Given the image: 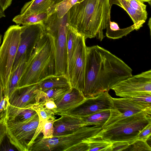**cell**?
Segmentation results:
<instances>
[{
  "instance_id": "cell-1",
  "label": "cell",
  "mask_w": 151,
  "mask_h": 151,
  "mask_svg": "<svg viewBox=\"0 0 151 151\" xmlns=\"http://www.w3.org/2000/svg\"><path fill=\"white\" fill-rule=\"evenodd\" d=\"M132 70L123 60L98 45L86 47L85 86L86 98L104 92L132 76Z\"/></svg>"
},
{
  "instance_id": "cell-2",
  "label": "cell",
  "mask_w": 151,
  "mask_h": 151,
  "mask_svg": "<svg viewBox=\"0 0 151 151\" xmlns=\"http://www.w3.org/2000/svg\"><path fill=\"white\" fill-rule=\"evenodd\" d=\"M111 7L110 0H83L68 11L70 25L85 39L96 37L101 41Z\"/></svg>"
},
{
  "instance_id": "cell-3",
  "label": "cell",
  "mask_w": 151,
  "mask_h": 151,
  "mask_svg": "<svg viewBox=\"0 0 151 151\" xmlns=\"http://www.w3.org/2000/svg\"><path fill=\"white\" fill-rule=\"evenodd\" d=\"M55 72L54 38L44 31L27 62L18 88L38 83L49 76L55 75Z\"/></svg>"
},
{
  "instance_id": "cell-4",
  "label": "cell",
  "mask_w": 151,
  "mask_h": 151,
  "mask_svg": "<svg viewBox=\"0 0 151 151\" xmlns=\"http://www.w3.org/2000/svg\"><path fill=\"white\" fill-rule=\"evenodd\" d=\"M101 129L99 126H85L68 134L50 138L38 137L29 151H88V144L83 141L95 136Z\"/></svg>"
},
{
  "instance_id": "cell-5",
  "label": "cell",
  "mask_w": 151,
  "mask_h": 151,
  "mask_svg": "<svg viewBox=\"0 0 151 151\" xmlns=\"http://www.w3.org/2000/svg\"><path fill=\"white\" fill-rule=\"evenodd\" d=\"M151 114L140 112L121 119L101 129L93 138L129 145L137 139L141 131L151 123Z\"/></svg>"
},
{
  "instance_id": "cell-6",
  "label": "cell",
  "mask_w": 151,
  "mask_h": 151,
  "mask_svg": "<svg viewBox=\"0 0 151 151\" xmlns=\"http://www.w3.org/2000/svg\"><path fill=\"white\" fill-rule=\"evenodd\" d=\"M44 31L54 37L55 41L56 72L55 76L64 75L68 78L67 47V34L70 24L68 12L62 18H58L56 12H50L43 22Z\"/></svg>"
},
{
  "instance_id": "cell-7",
  "label": "cell",
  "mask_w": 151,
  "mask_h": 151,
  "mask_svg": "<svg viewBox=\"0 0 151 151\" xmlns=\"http://www.w3.org/2000/svg\"><path fill=\"white\" fill-rule=\"evenodd\" d=\"M21 26H10L4 33L0 46V80L6 96L9 78L17 51Z\"/></svg>"
},
{
  "instance_id": "cell-8",
  "label": "cell",
  "mask_w": 151,
  "mask_h": 151,
  "mask_svg": "<svg viewBox=\"0 0 151 151\" xmlns=\"http://www.w3.org/2000/svg\"><path fill=\"white\" fill-rule=\"evenodd\" d=\"M37 113L22 122L5 121L6 134L11 143L20 151H29L39 123Z\"/></svg>"
},
{
  "instance_id": "cell-9",
  "label": "cell",
  "mask_w": 151,
  "mask_h": 151,
  "mask_svg": "<svg viewBox=\"0 0 151 151\" xmlns=\"http://www.w3.org/2000/svg\"><path fill=\"white\" fill-rule=\"evenodd\" d=\"M85 37L77 33L73 53L68 66V79L71 87L83 93L84 88L86 47Z\"/></svg>"
},
{
  "instance_id": "cell-10",
  "label": "cell",
  "mask_w": 151,
  "mask_h": 151,
  "mask_svg": "<svg viewBox=\"0 0 151 151\" xmlns=\"http://www.w3.org/2000/svg\"><path fill=\"white\" fill-rule=\"evenodd\" d=\"M44 31L43 23L21 26L20 40L11 73L16 68L23 56L29 59Z\"/></svg>"
},
{
  "instance_id": "cell-11",
  "label": "cell",
  "mask_w": 151,
  "mask_h": 151,
  "mask_svg": "<svg viewBox=\"0 0 151 151\" xmlns=\"http://www.w3.org/2000/svg\"><path fill=\"white\" fill-rule=\"evenodd\" d=\"M116 95L128 98L145 92H151V70L132 76L112 86Z\"/></svg>"
},
{
  "instance_id": "cell-12",
  "label": "cell",
  "mask_w": 151,
  "mask_h": 151,
  "mask_svg": "<svg viewBox=\"0 0 151 151\" xmlns=\"http://www.w3.org/2000/svg\"><path fill=\"white\" fill-rule=\"evenodd\" d=\"M39 90L38 83L16 88L9 97L5 120L11 119L21 109L38 103Z\"/></svg>"
},
{
  "instance_id": "cell-13",
  "label": "cell",
  "mask_w": 151,
  "mask_h": 151,
  "mask_svg": "<svg viewBox=\"0 0 151 151\" xmlns=\"http://www.w3.org/2000/svg\"><path fill=\"white\" fill-rule=\"evenodd\" d=\"M114 109H110V116L101 127L105 128L116 122L138 113L145 112L151 114V107L127 98H112Z\"/></svg>"
},
{
  "instance_id": "cell-14",
  "label": "cell",
  "mask_w": 151,
  "mask_h": 151,
  "mask_svg": "<svg viewBox=\"0 0 151 151\" xmlns=\"http://www.w3.org/2000/svg\"><path fill=\"white\" fill-rule=\"evenodd\" d=\"M112 98L108 91L103 92L95 96L86 98L76 107L62 114L81 117L103 110L113 109L114 106Z\"/></svg>"
},
{
  "instance_id": "cell-15",
  "label": "cell",
  "mask_w": 151,
  "mask_h": 151,
  "mask_svg": "<svg viewBox=\"0 0 151 151\" xmlns=\"http://www.w3.org/2000/svg\"><path fill=\"white\" fill-rule=\"evenodd\" d=\"M60 115V117L54 123L53 137L70 134L81 127L87 126L80 117L66 114Z\"/></svg>"
},
{
  "instance_id": "cell-16",
  "label": "cell",
  "mask_w": 151,
  "mask_h": 151,
  "mask_svg": "<svg viewBox=\"0 0 151 151\" xmlns=\"http://www.w3.org/2000/svg\"><path fill=\"white\" fill-rule=\"evenodd\" d=\"M86 99L83 93L71 87L60 99L55 101L57 106L55 115H60L82 103Z\"/></svg>"
},
{
  "instance_id": "cell-17",
  "label": "cell",
  "mask_w": 151,
  "mask_h": 151,
  "mask_svg": "<svg viewBox=\"0 0 151 151\" xmlns=\"http://www.w3.org/2000/svg\"><path fill=\"white\" fill-rule=\"evenodd\" d=\"M54 3L53 0H32L24 4L21 9L20 14L28 15L43 12L49 13L54 9Z\"/></svg>"
},
{
  "instance_id": "cell-18",
  "label": "cell",
  "mask_w": 151,
  "mask_h": 151,
  "mask_svg": "<svg viewBox=\"0 0 151 151\" xmlns=\"http://www.w3.org/2000/svg\"><path fill=\"white\" fill-rule=\"evenodd\" d=\"M111 17L108 20L106 24V36L109 38L115 39L125 36L134 30H137L142 26L137 24L133 25L126 28H120L118 24L111 22Z\"/></svg>"
},
{
  "instance_id": "cell-19",
  "label": "cell",
  "mask_w": 151,
  "mask_h": 151,
  "mask_svg": "<svg viewBox=\"0 0 151 151\" xmlns=\"http://www.w3.org/2000/svg\"><path fill=\"white\" fill-rule=\"evenodd\" d=\"M38 84V89L42 91L52 88L70 86L68 79L64 75L49 76L41 81Z\"/></svg>"
},
{
  "instance_id": "cell-20",
  "label": "cell",
  "mask_w": 151,
  "mask_h": 151,
  "mask_svg": "<svg viewBox=\"0 0 151 151\" xmlns=\"http://www.w3.org/2000/svg\"><path fill=\"white\" fill-rule=\"evenodd\" d=\"M110 4L111 7L114 4L123 9L130 17L134 24L142 26L147 18V14L139 12L133 9L127 0H110Z\"/></svg>"
},
{
  "instance_id": "cell-21",
  "label": "cell",
  "mask_w": 151,
  "mask_h": 151,
  "mask_svg": "<svg viewBox=\"0 0 151 151\" xmlns=\"http://www.w3.org/2000/svg\"><path fill=\"white\" fill-rule=\"evenodd\" d=\"M28 60L24 58L21 59L16 68L11 73L6 93V96L8 98L13 91L18 88L19 81L25 70Z\"/></svg>"
},
{
  "instance_id": "cell-22",
  "label": "cell",
  "mask_w": 151,
  "mask_h": 151,
  "mask_svg": "<svg viewBox=\"0 0 151 151\" xmlns=\"http://www.w3.org/2000/svg\"><path fill=\"white\" fill-rule=\"evenodd\" d=\"M110 109L103 110L91 114L80 117L86 124L87 126H103L109 118Z\"/></svg>"
},
{
  "instance_id": "cell-23",
  "label": "cell",
  "mask_w": 151,
  "mask_h": 151,
  "mask_svg": "<svg viewBox=\"0 0 151 151\" xmlns=\"http://www.w3.org/2000/svg\"><path fill=\"white\" fill-rule=\"evenodd\" d=\"M49 13L43 12L28 15L20 14L15 16L13 21L17 24L23 25L43 23L48 17Z\"/></svg>"
},
{
  "instance_id": "cell-24",
  "label": "cell",
  "mask_w": 151,
  "mask_h": 151,
  "mask_svg": "<svg viewBox=\"0 0 151 151\" xmlns=\"http://www.w3.org/2000/svg\"><path fill=\"white\" fill-rule=\"evenodd\" d=\"M70 86L61 88H52L44 91L39 90L38 96V103L50 99H53L54 101L60 99L71 88Z\"/></svg>"
},
{
  "instance_id": "cell-25",
  "label": "cell",
  "mask_w": 151,
  "mask_h": 151,
  "mask_svg": "<svg viewBox=\"0 0 151 151\" xmlns=\"http://www.w3.org/2000/svg\"><path fill=\"white\" fill-rule=\"evenodd\" d=\"M92 137L83 141L88 144L89 146L88 151H112V142L104 139H95Z\"/></svg>"
},
{
  "instance_id": "cell-26",
  "label": "cell",
  "mask_w": 151,
  "mask_h": 151,
  "mask_svg": "<svg viewBox=\"0 0 151 151\" xmlns=\"http://www.w3.org/2000/svg\"><path fill=\"white\" fill-rule=\"evenodd\" d=\"M54 7L58 18L62 17L78 0H53Z\"/></svg>"
},
{
  "instance_id": "cell-27",
  "label": "cell",
  "mask_w": 151,
  "mask_h": 151,
  "mask_svg": "<svg viewBox=\"0 0 151 151\" xmlns=\"http://www.w3.org/2000/svg\"><path fill=\"white\" fill-rule=\"evenodd\" d=\"M37 114L35 110L30 108H24L20 110L12 118L6 121H24L29 119Z\"/></svg>"
},
{
  "instance_id": "cell-28",
  "label": "cell",
  "mask_w": 151,
  "mask_h": 151,
  "mask_svg": "<svg viewBox=\"0 0 151 151\" xmlns=\"http://www.w3.org/2000/svg\"><path fill=\"white\" fill-rule=\"evenodd\" d=\"M55 116L44 122L42 125L41 133L44 138H52L53 137L54 123L56 120Z\"/></svg>"
},
{
  "instance_id": "cell-29",
  "label": "cell",
  "mask_w": 151,
  "mask_h": 151,
  "mask_svg": "<svg viewBox=\"0 0 151 151\" xmlns=\"http://www.w3.org/2000/svg\"><path fill=\"white\" fill-rule=\"evenodd\" d=\"M151 148L147 141L136 139L130 144L125 151H151Z\"/></svg>"
},
{
  "instance_id": "cell-30",
  "label": "cell",
  "mask_w": 151,
  "mask_h": 151,
  "mask_svg": "<svg viewBox=\"0 0 151 151\" xmlns=\"http://www.w3.org/2000/svg\"><path fill=\"white\" fill-rule=\"evenodd\" d=\"M127 98L137 101L147 107H151V92H144Z\"/></svg>"
},
{
  "instance_id": "cell-31",
  "label": "cell",
  "mask_w": 151,
  "mask_h": 151,
  "mask_svg": "<svg viewBox=\"0 0 151 151\" xmlns=\"http://www.w3.org/2000/svg\"><path fill=\"white\" fill-rule=\"evenodd\" d=\"M130 6L135 10L142 13L147 14V6L143 2L139 0H127Z\"/></svg>"
},
{
  "instance_id": "cell-32",
  "label": "cell",
  "mask_w": 151,
  "mask_h": 151,
  "mask_svg": "<svg viewBox=\"0 0 151 151\" xmlns=\"http://www.w3.org/2000/svg\"><path fill=\"white\" fill-rule=\"evenodd\" d=\"M39 103L41 104L46 110L51 112L55 115L57 106L53 99H50Z\"/></svg>"
},
{
  "instance_id": "cell-33",
  "label": "cell",
  "mask_w": 151,
  "mask_h": 151,
  "mask_svg": "<svg viewBox=\"0 0 151 151\" xmlns=\"http://www.w3.org/2000/svg\"><path fill=\"white\" fill-rule=\"evenodd\" d=\"M18 151L10 142L6 134L0 144V151Z\"/></svg>"
},
{
  "instance_id": "cell-34",
  "label": "cell",
  "mask_w": 151,
  "mask_h": 151,
  "mask_svg": "<svg viewBox=\"0 0 151 151\" xmlns=\"http://www.w3.org/2000/svg\"><path fill=\"white\" fill-rule=\"evenodd\" d=\"M151 123L148 124L138 134L137 139L147 141L151 135Z\"/></svg>"
},
{
  "instance_id": "cell-35",
  "label": "cell",
  "mask_w": 151,
  "mask_h": 151,
  "mask_svg": "<svg viewBox=\"0 0 151 151\" xmlns=\"http://www.w3.org/2000/svg\"><path fill=\"white\" fill-rule=\"evenodd\" d=\"M6 135L5 120L0 121V144Z\"/></svg>"
},
{
  "instance_id": "cell-36",
  "label": "cell",
  "mask_w": 151,
  "mask_h": 151,
  "mask_svg": "<svg viewBox=\"0 0 151 151\" xmlns=\"http://www.w3.org/2000/svg\"><path fill=\"white\" fill-rule=\"evenodd\" d=\"M12 0H0V8L3 11L9 6L12 2Z\"/></svg>"
},
{
  "instance_id": "cell-37",
  "label": "cell",
  "mask_w": 151,
  "mask_h": 151,
  "mask_svg": "<svg viewBox=\"0 0 151 151\" xmlns=\"http://www.w3.org/2000/svg\"><path fill=\"white\" fill-rule=\"evenodd\" d=\"M4 96L5 95L4 93L3 87L0 80V102Z\"/></svg>"
},
{
  "instance_id": "cell-38",
  "label": "cell",
  "mask_w": 151,
  "mask_h": 151,
  "mask_svg": "<svg viewBox=\"0 0 151 151\" xmlns=\"http://www.w3.org/2000/svg\"><path fill=\"white\" fill-rule=\"evenodd\" d=\"M143 2H148L150 5H151V0H139Z\"/></svg>"
},
{
  "instance_id": "cell-39",
  "label": "cell",
  "mask_w": 151,
  "mask_h": 151,
  "mask_svg": "<svg viewBox=\"0 0 151 151\" xmlns=\"http://www.w3.org/2000/svg\"><path fill=\"white\" fill-rule=\"evenodd\" d=\"M151 18H150V19L149 20V22H148V26H149V28H150V32H151Z\"/></svg>"
},
{
  "instance_id": "cell-40",
  "label": "cell",
  "mask_w": 151,
  "mask_h": 151,
  "mask_svg": "<svg viewBox=\"0 0 151 151\" xmlns=\"http://www.w3.org/2000/svg\"><path fill=\"white\" fill-rule=\"evenodd\" d=\"M2 35L0 34V46L1 42Z\"/></svg>"
},
{
  "instance_id": "cell-41",
  "label": "cell",
  "mask_w": 151,
  "mask_h": 151,
  "mask_svg": "<svg viewBox=\"0 0 151 151\" xmlns=\"http://www.w3.org/2000/svg\"><path fill=\"white\" fill-rule=\"evenodd\" d=\"M83 0H78V2H80Z\"/></svg>"
}]
</instances>
